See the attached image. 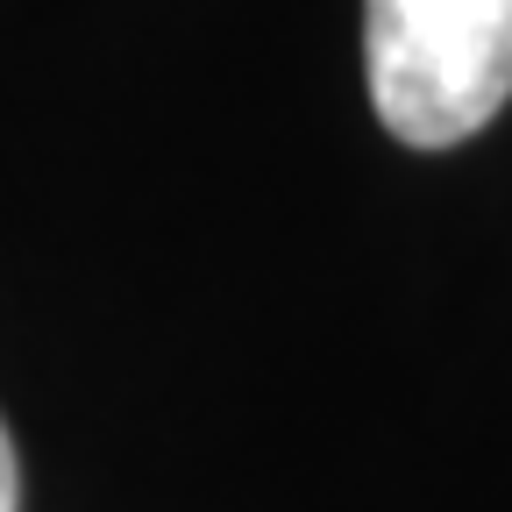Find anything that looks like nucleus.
<instances>
[{"mask_svg":"<svg viewBox=\"0 0 512 512\" xmlns=\"http://www.w3.org/2000/svg\"><path fill=\"white\" fill-rule=\"evenodd\" d=\"M363 64L399 143H470L512 100V0H363Z\"/></svg>","mask_w":512,"mask_h":512,"instance_id":"obj_1","label":"nucleus"},{"mask_svg":"<svg viewBox=\"0 0 512 512\" xmlns=\"http://www.w3.org/2000/svg\"><path fill=\"white\" fill-rule=\"evenodd\" d=\"M0 512H22V463H15L8 427H0Z\"/></svg>","mask_w":512,"mask_h":512,"instance_id":"obj_2","label":"nucleus"}]
</instances>
